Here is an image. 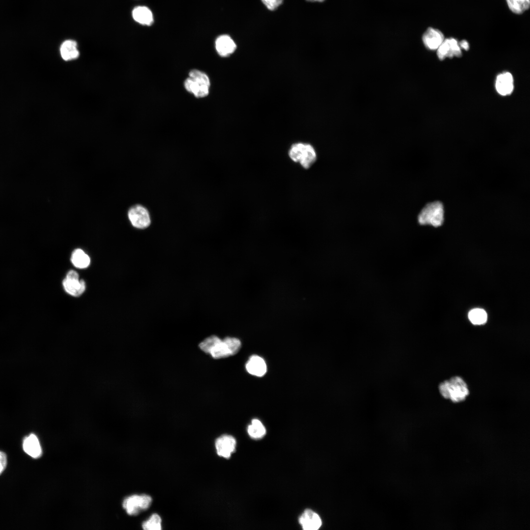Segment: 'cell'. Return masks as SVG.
I'll list each match as a JSON object with an SVG mask.
<instances>
[{"label": "cell", "instance_id": "28", "mask_svg": "<svg viewBox=\"0 0 530 530\" xmlns=\"http://www.w3.org/2000/svg\"><path fill=\"white\" fill-rule=\"evenodd\" d=\"M458 43H459V47H460V48H463V49H464L466 51H467V50H469V45L468 42L466 40H463L461 41L460 42H458Z\"/></svg>", "mask_w": 530, "mask_h": 530}, {"label": "cell", "instance_id": "23", "mask_svg": "<svg viewBox=\"0 0 530 530\" xmlns=\"http://www.w3.org/2000/svg\"><path fill=\"white\" fill-rule=\"evenodd\" d=\"M145 530H160L161 529V519L157 514H153L149 519L144 522L142 525Z\"/></svg>", "mask_w": 530, "mask_h": 530}, {"label": "cell", "instance_id": "2", "mask_svg": "<svg viewBox=\"0 0 530 530\" xmlns=\"http://www.w3.org/2000/svg\"><path fill=\"white\" fill-rule=\"evenodd\" d=\"M418 221L422 225L441 226L444 221V208L443 203L436 201L428 203L421 210Z\"/></svg>", "mask_w": 530, "mask_h": 530}, {"label": "cell", "instance_id": "8", "mask_svg": "<svg viewBox=\"0 0 530 530\" xmlns=\"http://www.w3.org/2000/svg\"><path fill=\"white\" fill-rule=\"evenodd\" d=\"M437 54L439 59L443 60L446 57H460L462 52L457 40L451 37L445 39L437 49Z\"/></svg>", "mask_w": 530, "mask_h": 530}, {"label": "cell", "instance_id": "13", "mask_svg": "<svg viewBox=\"0 0 530 530\" xmlns=\"http://www.w3.org/2000/svg\"><path fill=\"white\" fill-rule=\"evenodd\" d=\"M496 89L500 95L506 96L510 94L513 90V79L509 72L499 74L496 80Z\"/></svg>", "mask_w": 530, "mask_h": 530}, {"label": "cell", "instance_id": "3", "mask_svg": "<svg viewBox=\"0 0 530 530\" xmlns=\"http://www.w3.org/2000/svg\"><path fill=\"white\" fill-rule=\"evenodd\" d=\"M210 81L208 76L204 72L192 70L189 77L185 81V87L189 92L197 98H203L209 94Z\"/></svg>", "mask_w": 530, "mask_h": 530}, {"label": "cell", "instance_id": "15", "mask_svg": "<svg viewBox=\"0 0 530 530\" xmlns=\"http://www.w3.org/2000/svg\"><path fill=\"white\" fill-rule=\"evenodd\" d=\"M133 19L139 24L150 26L154 22V16L151 10L145 6H137L132 12Z\"/></svg>", "mask_w": 530, "mask_h": 530}, {"label": "cell", "instance_id": "12", "mask_svg": "<svg viewBox=\"0 0 530 530\" xmlns=\"http://www.w3.org/2000/svg\"><path fill=\"white\" fill-rule=\"evenodd\" d=\"M215 45L217 53L222 57L231 55L237 48L235 41L229 35L226 34L218 36L215 40Z\"/></svg>", "mask_w": 530, "mask_h": 530}, {"label": "cell", "instance_id": "26", "mask_svg": "<svg viewBox=\"0 0 530 530\" xmlns=\"http://www.w3.org/2000/svg\"><path fill=\"white\" fill-rule=\"evenodd\" d=\"M7 464V457L5 453L0 451V475L3 472L6 468Z\"/></svg>", "mask_w": 530, "mask_h": 530}, {"label": "cell", "instance_id": "1", "mask_svg": "<svg viewBox=\"0 0 530 530\" xmlns=\"http://www.w3.org/2000/svg\"><path fill=\"white\" fill-rule=\"evenodd\" d=\"M439 389L442 397L454 402L464 400L469 394L466 383L459 376H454L442 382Z\"/></svg>", "mask_w": 530, "mask_h": 530}, {"label": "cell", "instance_id": "20", "mask_svg": "<svg viewBox=\"0 0 530 530\" xmlns=\"http://www.w3.org/2000/svg\"><path fill=\"white\" fill-rule=\"evenodd\" d=\"M247 432L253 439H259L266 434V429L262 423L258 419H254L248 426Z\"/></svg>", "mask_w": 530, "mask_h": 530}, {"label": "cell", "instance_id": "21", "mask_svg": "<svg viewBox=\"0 0 530 530\" xmlns=\"http://www.w3.org/2000/svg\"><path fill=\"white\" fill-rule=\"evenodd\" d=\"M507 5L511 12L521 14L529 9L530 0H506Z\"/></svg>", "mask_w": 530, "mask_h": 530}, {"label": "cell", "instance_id": "4", "mask_svg": "<svg viewBox=\"0 0 530 530\" xmlns=\"http://www.w3.org/2000/svg\"><path fill=\"white\" fill-rule=\"evenodd\" d=\"M289 155L293 161L299 162L305 169L310 168L317 159V154L313 147L304 143L293 144L289 151Z\"/></svg>", "mask_w": 530, "mask_h": 530}, {"label": "cell", "instance_id": "5", "mask_svg": "<svg viewBox=\"0 0 530 530\" xmlns=\"http://www.w3.org/2000/svg\"><path fill=\"white\" fill-rule=\"evenodd\" d=\"M240 341L234 337H227L221 339L212 348L209 354L214 359H218L236 354L241 347Z\"/></svg>", "mask_w": 530, "mask_h": 530}, {"label": "cell", "instance_id": "18", "mask_svg": "<svg viewBox=\"0 0 530 530\" xmlns=\"http://www.w3.org/2000/svg\"><path fill=\"white\" fill-rule=\"evenodd\" d=\"M63 286L68 294L75 297L82 294L86 288L85 283L83 280L69 279L66 278L63 281Z\"/></svg>", "mask_w": 530, "mask_h": 530}, {"label": "cell", "instance_id": "29", "mask_svg": "<svg viewBox=\"0 0 530 530\" xmlns=\"http://www.w3.org/2000/svg\"><path fill=\"white\" fill-rule=\"evenodd\" d=\"M306 0L310 1V2H323V1H324L325 0Z\"/></svg>", "mask_w": 530, "mask_h": 530}, {"label": "cell", "instance_id": "19", "mask_svg": "<svg viewBox=\"0 0 530 530\" xmlns=\"http://www.w3.org/2000/svg\"><path fill=\"white\" fill-rule=\"evenodd\" d=\"M71 261L75 267L80 269L87 267L90 263V257L81 249L73 251Z\"/></svg>", "mask_w": 530, "mask_h": 530}, {"label": "cell", "instance_id": "27", "mask_svg": "<svg viewBox=\"0 0 530 530\" xmlns=\"http://www.w3.org/2000/svg\"><path fill=\"white\" fill-rule=\"evenodd\" d=\"M66 278L69 279H79L78 273L74 270H70L67 274Z\"/></svg>", "mask_w": 530, "mask_h": 530}, {"label": "cell", "instance_id": "17", "mask_svg": "<svg viewBox=\"0 0 530 530\" xmlns=\"http://www.w3.org/2000/svg\"><path fill=\"white\" fill-rule=\"evenodd\" d=\"M60 53L62 58L66 61L78 58L80 53L77 42L71 39L63 41L60 47Z\"/></svg>", "mask_w": 530, "mask_h": 530}, {"label": "cell", "instance_id": "6", "mask_svg": "<svg viewBox=\"0 0 530 530\" xmlns=\"http://www.w3.org/2000/svg\"><path fill=\"white\" fill-rule=\"evenodd\" d=\"M152 501V498L148 495H133L124 499L123 507L129 515H135L148 509Z\"/></svg>", "mask_w": 530, "mask_h": 530}, {"label": "cell", "instance_id": "16", "mask_svg": "<svg viewBox=\"0 0 530 530\" xmlns=\"http://www.w3.org/2000/svg\"><path fill=\"white\" fill-rule=\"evenodd\" d=\"M23 448L25 452L33 458H38L42 454L39 441L33 434H30L24 439Z\"/></svg>", "mask_w": 530, "mask_h": 530}, {"label": "cell", "instance_id": "9", "mask_svg": "<svg viewBox=\"0 0 530 530\" xmlns=\"http://www.w3.org/2000/svg\"><path fill=\"white\" fill-rule=\"evenodd\" d=\"M217 454L225 458L230 457L232 453L235 451L236 440L229 435H223L216 439L215 443Z\"/></svg>", "mask_w": 530, "mask_h": 530}, {"label": "cell", "instance_id": "22", "mask_svg": "<svg viewBox=\"0 0 530 530\" xmlns=\"http://www.w3.org/2000/svg\"><path fill=\"white\" fill-rule=\"evenodd\" d=\"M468 318L473 324L481 325L486 322L487 314L483 309L475 308L469 312Z\"/></svg>", "mask_w": 530, "mask_h": 530}, {"label": "cell", "instance_id": "14", "mask_svg": "<svg viewBox=\"0 0 530 530\" xmlns=\"http://www.w3.org/2000/svg\"><path fill=\"white\" fill-rule=\"evenodd\" d=\"M245 368L249 373L258 377L263 376L267 371L266 364L264 359L256 355L249 358Z\"/></svg>", "mask_w": 530, "mask_h": 530}, {"label": "cell", "instance_id": "24", "mask_svg": "<svg viewBox=\"0 0 530 530\" xmlns=\"http://www.w3.org/2000/svg\"><path fill=\"white\" fill-rule=\"evenodd\" d=\"M220 340L217 336H211L202 341L199 344V347L203 352L209 354L212 348Z\"/></svg>", "mask_w": 530, "mask_h": 530}, {"label": "cell", "instance_id": "10", "mask_svg": "<svg viewBox=\"0 0 530 530\" xmlns=\"http://www.w3.org/2000/svg\"><path fill=\"white\" fill-rule=\"evenodd\" d=\"M445 39L440 30L431 27L427 28L422 37L424 45L430 50H437Z\"/></svg>", "mask_w": 530, "mask_h": 530}, {"label": "cell", "instance_id": "25", "mask_svg": "<svg viewBox=\"0 0 530 530\" xmlns=\"http://www.w3.org/2000/svg\"><path fill=\"white\" fill-rule=\"evenodd\" d=\"M261 1L267 9L274 11L282 4L284 0H261Z\"/></svg>", "mask_w": 530, "mask_h": 530}, {"label": "cell", "instance_id": "7", "mask_svg": "<svg viewBox=\"0 0 530 530\" xmlns=\"http://www.w3.org/2000/svg\"><path fill=\"white\" fill-rule=\"evenodd\" d=\"M128 215L132 225L136 228H146L151 223L148 210L141 205H136L131 208Z\"/></svg>", "mask_w": 530, "mask_h": 530}, {"label": "cell", "instance_id": "11", "mask_svg": "<svg viewBox=\"0 0 530 530\" xmlns=\"http://www.w3.org/2000/svg\"><path fill=\"white\" fill-rule=\"evenodd\" d=\"M299 523L304 530H317L322 524L319 515L310 509H306L301 515Z\"/></svg>", "mask_w": 530, "mask_h": 530}]
</instances>
